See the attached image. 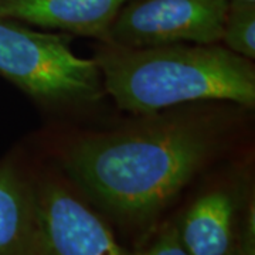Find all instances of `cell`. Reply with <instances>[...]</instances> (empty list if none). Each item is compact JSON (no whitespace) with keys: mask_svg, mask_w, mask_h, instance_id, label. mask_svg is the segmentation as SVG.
<instances>
[{"mask_svg":"<svg viewBox=\"0 0 255 255\" xmlns=\"http://www.w3.org/2000/svg\"><path fill=\"white\" fill-rule=\"evenodd\" d=\"M0 255H40L36 174L16 155L0 160Z\"/></svg>","mask_w":255,"mask_h":255,"instance_id":"8","label":"cell"},{"mask_svg":"<svg viewBox=\"0 0 255 255\" xmlns=\"http://www.w3.org/2000/svg\"><path fill=\"white\" fill-rule=\"evenodd\" d=\"M104 90L121 110L150 115L197 101L255 105L251 60L217 44L130 48L101 43L94 58Z\"/></svg>","mask_w":255,"mask_h":255,"instance_id":"2","label":"cell"},{"mask_svg":"<svg viewBox=\"0 0 255 255\" xmlns=\"http://www.w3.org/2000/svg\"><path fill=\"white\" fill-rule=\"evenodd\" d=\"M227 7L228 0H129L111 24L108 44H217Z\"/></svg>","mask_w":255,"mask_h":255,"instance_id":"4","label":"cell"},{"mask_svg":"<svg viewBox=\"0 0 255 255\" xmlns=\"http://www.w3.org/2000/svg\"><path fill=\"white\" fill-rule=\"evenodd\" d=\"M241 255H255V211L254 206L248 211L243 236V250Z\"/></svg>","mask_w":255,"mask_h":255,"instance_id":"11","label":"cell"},{"mask_svg":"<svg viewBox=\"0 0 255 255\" xmlns=\"http://www.w3.org/2000/svg\"><path fill=\"white\" fill-rule=\"evenodd\" d=\"M36 179L40 255H129L68 179L46 172Z\"/></svg>","mask_w":255,"mask_h":255,"instance_id":"5","label":"cell"},{"mask_svg":"<svg viewBox=\"0 0 255 255\" xmlns=\"http://www.w3.org/2000/svg\"><path fill=\"white\" fill-rule=\"evenodd\" d=\"M221 41L248 60L255 58V1L228 0Z\"/></svg>","mask_w":255,"mask_h":255,"instance_id":"9","label":"cell"},{"mask_svg":"<svg viewBox=\"0 0 255 255\" xmlns=\"http://www.w3.org/2000/svg\"><path fill=\"white\" fill-rule=\"evenodd\" d=\"M253 196L243 182H224L203 190L174 220L190 255H241Z\"/></svg>","mask_w":255,"mask_h":255,"instance_id":"6","label":"cell"},{"mask_svg":"<svg viewBox=\"0 0 255 255\" xmlns=\"http://www.w3.org/2000/svg\"><path fill=\"white\" fill-rule=\"evenodd\" d=\"M129 127L90 132L61 153L67 179L128 227H147L219 155L227 139L217 112L164 110Z\"/></svg>","mask_w":255,"mask_h":255,"instance_id":"1","label":"cell"},{"mask_svg":"<svg viewBox=\"0 0 255 255\" xmlns=\"http://www.w3.org/2000/svg\"><path fill=\"white\" fill-rule=\"evenodd\" d=\"M251 1H255V0H251Z\"/></svg>","mask_w":255,"mask_h":255,"instance_id":"12","label":"cell"},{"mask_svg":"<svg viewBox=\"0 0 255 255\" xmlns=\"http://www.w3.org/2000/svg\"><path fill=\"white\" fill-rule=\"evenodd\" d=\"M70 40L65 33L0 18V75L47 108L97 102L105 92L100 67L74 54Z\"/></svg>","mask_w":255,"mask_h":255,"instance_id":"3","label":"cell"},{"mask_svg":"<svg viewBox=\"0 0 255 255\" xmlns=\"http://www.w3.org/2000/svg\"><path fill=\"white\" fill-rule=\"evenodd\" d=\"M129 0H0V18L108 43L110 28Z\"/></svg>","mask_w":255,"mask_h":255,"instance_id":"7","label":"cell"},{"mask_svg":"<svg viewBox=\"0 0 255 255\" xmlns=\"http://www.w3.org/2000/svg\"><path fill=\"white\" fill-rule=\"evenodd\" d=\"M129 255H190L182 244L174 221L164 223L156 234Z\"/></svg>","mask_w":255,"mask_h":255,"instance_id":"10","label":"cell"}]
</instances>
